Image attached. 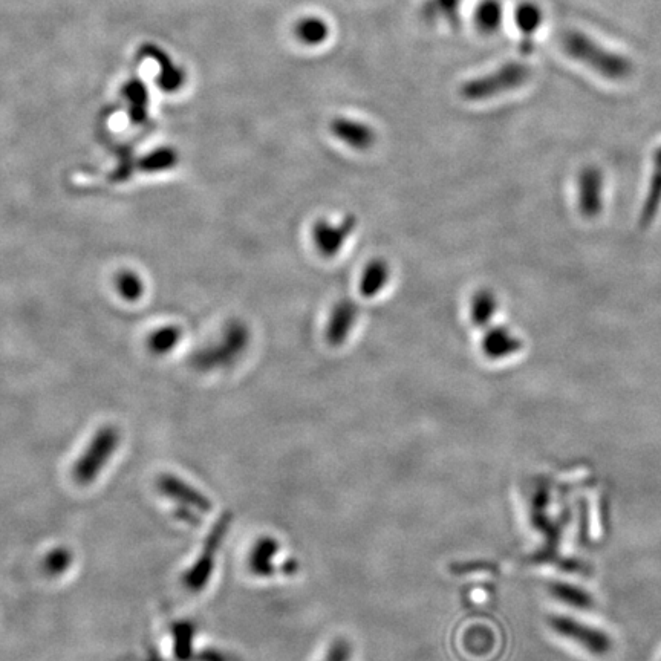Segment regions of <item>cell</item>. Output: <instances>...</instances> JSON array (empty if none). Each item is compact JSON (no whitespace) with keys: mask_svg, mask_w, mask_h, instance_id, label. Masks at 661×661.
<instances>
[{"mask_svg":"<svg viewBox=\"0 0 661 661\" xmlns=\"http://www.w3.org/2000/svg\"><path fill=\"white\" fill-rule=\"evenodd\" d=\"M562 49L577 62L590 66L597 74L613 82L628 79L634 71L631 60L622 54L609 51L596 40L577 30H568L559 36Z\"/></svg>","mask_w":661,"mask_h":661,"instance_id":"1","label":"cell"},{"mask_svg":"<svg viewBox=\"0 0 661 661\" xmlns=\"http://www.w3.org/2000/svg\"><path fill=\"white\" fill-rule=\"evenodd\" d=\"M120 444L121 434L117 427H100L72 464L71 475L75 484L82 487L92 486L101 473L108 469L109 463L120 449Z\"/></svg>","mask_w":661,"mask_h":661,"instance_id":"2","label":"cell"},{"mask_svg":"<svg viewBox=\"0 0 661 661\" xmlns=\"http://www.w3.org/2000/svg\"><path fill=\"white\" fill-rule=\"evenodd\" d=\"M251 334L247 323L230 320L222 329L221 337L215 345L207 346L196 355V366L204 371L230 368L244 357L250 346Z\"/></svg>","mask_w":661,"mask_h":661,"instance_id":"3","label":"cell"},{"mask_svg":"<svg viewBox=\"0 0 661 661\" xmlns=\"http://www.w3.org/2000/svg\"><path fill=\"white\" fill-rule=\"evenodd\" d=\"M531 68L527 63L508 62L490 74L463 83L460 95L467 101H484L505 92L515 91L530 80Z\"/></svg>","mask_w":661,"mask_h":661,"instance_id":"4","label":"cell"},{"mask_svg":"<svg viewBox=\"0 0 661 661\" xmlns=\"http://www.w3.org/2000/svg\"><path fill=\"white\" fill-rule=\"evenodd\" d=\"M157 489L164 498L175 502L176 516L190 524H196L201 516L212 512L213 504L210 498L175 473L158 476Z\"/></svg>","mask_w":661,"mask_h":661,"instance_id":"5","label":"cell"},{"mask_svg":"<svg viewBox=\"0 0 661 661\" xmlns=\"http://www.w3.org/2000/svg\"><path fill=\"white\" fill-rule=\"evenodd\" d=\"M550 626L556 634L576 643L577 646L590 652V654L606 655L613 648V642H611L606 632L593 628V626L580 622V620L573 619V617H553L550 620Z\"/></svg>","mask_w":661,"mask_h":661,"instance_id":"6","label":"cell"},{"mask_svg":"<svg viewBox=\"0 0 661 661\" xmlns=\"http://www.w3.org/2000/svg\"><path fill=\"white\" fill-rule=\"evenodd\" d=\"M355 228H357V219L352 215H346L339 222L325 218L317 219L311 230L314 247L323 258H334L343 250Z\"/></svg>","mask_w":661,"mask_h":661,"instance_id":"7","label":"cell"},{"mask_svg":"<svg viewBox=\"0 0 661 661\" xmlns=\"http://www.w3.org/2000/svg\"><path fill=\"white\" fill-rule=\"evenodd\" d=\"M225 530H227L225 522H219L218 525H215L212 535L207 538L198 559L183 574L184 588L190 593H201L202 590H206V585L212 577L213 568H215L216 551H218L219 545L222 544Z\"/></svg>","mask_w":661,"mask_h":661,"instance_id":"8","label":"cell"},{"mask_svg":"<svg viewBox=\"0 0 661 661\" xmlns=\"http://www.w3.org/2000/svg\"><path fill=\"white\" fill-rule=\"evenodd\" d=\"M138 56L141 59H150L157 63L158 75L155 83L161 91L173 94V92L180 91L186 85V71L180 65H176L172 57L160 46L154 45V43H146V45L141 46Z\"/></svg>","mask_w":661,"mask_h":661,"instance_id":"9","label":"cell"},{"mask_svg":"<svg viewBox=\"0 0 661 661\" xmlns=\"http://www.w3.org/2000/svg\"><path fill=\"white\" fill-rule=\"evenodd\" d=\"M359 314V305L354 300L349 297L340 299L329 313L325 329L326 342L333 348L345 345L346 340L351 336L352 329L357 325Z\"/></svg>","mask_w":661,"mask_h":661,"instance_id":"10","label":"cell"},{"mask_svg":"<svg viewBox=\"0 0 661 661\" xmlns=\"http://www.w3.org/2000/svg\"><path fill=\"white\" fill-rule=\"evenodd\" d=\"M577 186H579V212L585 218H597L603 209L605 178L602 170L596 166L585 167L580 172Z\"/></svg>","mask_w":661,"mask_h":661,"instance_id":"11","label":"cell"},{"mask_svg":"<svg viewBox=\"0 0 661 661\" xmlns=\"http://www.w3.org/2000/svg\"><path fill=\"white\" fill-rule=\"evenodd\" d=\"M329 131L334 138L357 152H366L377 141L374 127L360 120L348 117H336L329 124Z\"/></svg>","mask_w":661,"mask_h":661,"instance_id":"12","label":"cell"},{"mask_svg":"<svg viewBox=\"0 0 661 661\" xmlns=\"http://www.w3.org/2000/svg\"><path fill=\"white\" fill-rule=\"evenodd\" d=\"M481 348L487 359L504 360L521 351L522 340L507 326H489L482 336Z\"/></svg>","mask_w":661,"mask_h":661,"instance_id":"13","label":"cell"},{"mask_svg":"<svg viewBox=\"0 0 661 661\" xmlns=\"http://www.w3.org/2000/svg\"><path fill=\"white\" fill-rule=\"evenodd\" d=\"M389 279H391V267H389L388 261L381 258L372 259L363 268L362 277H360V293L363 297L374 299L388 287Z\"/></svg>","mask_w":661,"mask_h":661,"instance_id":"14","label":"cell"},{"mask_svg":"<svg viewBox=\"0 0 661 661\" xmlns=\"http://www.w3.org/2000/svg\"><path fill=\"white\" fill-rule=\"evenodd\" d=\"M121 95L129 106V117L135 124H141L149 117V91L141 80L132 79L123 86Z\"/></svg>","mask_w":661,"mask_h":661,"instance_id":"15","label":"cell"},{"mask_svg":"<svg viewBox=\"0 0 661 661\" xmlns=\"http://www.w3.org/2000/svg\"><path fill=\"white\" fill-rule=\"evenodd\" d=\"M277 550L279 547L273 538H262L261 541L254 542L248 556V565L256 577H270L268 574L274 573L276 568L274 557L277 556Z\"/></svg>","mask_w":661,"mask_h":661,"instance_id":"16","label":"cell"},{"mask_svg":"<svg viewBox=\"0 0 661 661\" xmlns=\"http://www.w3.org/2000/svg\"><path fill=\"white\" fill-rule=\"evenodd\" d=\"M498 311V299L495 293L487 288L476 291L470 302V320L476 328L487 329L492 326Z\"/></svg>","mask_w":661,"mask_h":661,"instance_id":"17","label":"cell"},{"mask_svg":"<svg viewBox=\"0 0 661 661\" xmlns=\"http://www.w3.org/2000/svg\"><path fill=\"white\" fill-rule=\"evenodd\" d=\"M460 7L461 0H424L421 14L426 22L444 20L450 27L458 28L461 22Z\"/></svg>","mask_w":661,"mask_h":661,"instance_id":"18","label":"cell"},{"mask_svg":"<svg viewBox=\"0 0 661 661\" xmlns=\"http://www.w3.org/2000/svg\"><path fill=\"white\" fill-rule=\"evenodd\" d=\"M294 36L303 45H322L328 40L329 25L322 17L305 16L294 25Z\"/></svg>","mask_w":661,"mask_h":661,"instance_id":"19","label":"cell"},{"mask_svg":"<svg viewBox=\"0 0 661 661\" xmlns=\"http://www.w3.org/2000/svg\"><path fill=\"white\" fill-rule=\"evenodd\" d=\"M504 19V7L501 0H481L473 14L475 27L482 34H493L501 28Z\"/></svg>","mask_w":661,"mask_h":661,"instance_id":"20","label":"cell"},{"mask_svg":"<svg viewBox=\"0 0 661 661\" xmlns=\"http://www.w3.org/2000/svg\"><path fill=\"white\" fill-rule=\"evenodd\" d=\"M551 596L571 608L588 609L593 606L594 600L590 593L570 583L556 582L550 587Z\"/></svg>","mask_w":661,"mask_h":661,"instance_id":"21","label":"cell"},{"mask_svg":"<svg viewBox=\"0 0 661 661\" xmlns=\"http://www.w3.org/2000/svg\"><path fill=\"white\" fill-rule=\"evenodd\" d=\"M661 207V169L654 167L651 176L648 193L643 202L642 213H640V227L646 228L652 224Z\"/></svg>","mask_w":661,"mask_h":661,"instance_id":"22","label":"cell"},{"mask_svg":"<svg viewBox=\"0 0 661 661\" xmlns=\"http://www.w3.org/2000/svg\"><path fill=\"white\" fill-rule=\"evenodd\" d=\"M74 564V553L65 545L51 548L42 559V571L48 577H60Z\"/></svg>","mask_w":661,"mask_h":661,"instance_id":"23","label":"cell"},{"mask_svg":"<svg viewBox=\"0 0 661 661\" xmlns=\"http://www.w3.org/2000/svg\"><path fill=\"white\" fill-rule=\"evenodd\" d=\"M515 19L519 30L524 34V39H531V34L536 33L541 28L542 22H544V13L535 2H522L516 8Z\"/></svg>","mask_w":661,"mask_h":661,"instance_id":"24","label":"cell"},{"mask_svg":"<svg viewBox=\"0 0 661 661\" xmlns=\"http://www.w3.org/2000/svg\"><path fill=\"white\" fill-rule=\"evenodd\" d=\"M181 339H183V331H181L180 326H163V328L157 329L155 333L150 334L149 348L154 354L166 355L180 345Z\"/></svg>","mask_w":661,"mask_h":661,"instance_id":"25","label":"cell"},{"mask_svg":"<svg viewBox=\"0 0 661 661\" xmlns=\"http://www.w3.org/2000/svg\"><path fill=\"white\" fill-rule=\"evenodd\" d=\"M118 294L127 302H137L143 297V279L134 271H121L115 279Z\"/></svg>","mask_w":661,"mask_h":661,"instance_id":"26","label":"cell"},{"mask_svg":"<svg viewBox=\"0 0 661 661\" xmlns=\"http://www.w3.org/2000/svg\"><path fill=\"white\" fill-rule=\"evenodd\" d=\"M178 154L172 147H161V149L152 152L147 158L146 167L154 172H163V170L173 169L178 164Z\"/></svg>","mask_w":661,"mask_h":661,"instance_id":"27","label":"cell"},{"mask_svg":"<svg viewBox=\"0 0 661 661\" xmlns=\"http://www.w3.org/2000/svg\"><path fill=\"white\" fill-rule=\"evenodd\" d=\"M352 646L346 639L334 640L319 661H351Z\"/></svg>","mask_w":661,"mask_h":661,"instance_id":"28","label":"cell"},{"mask_svg":"<svg viewBox=\"0 0 661 661\" xmlns=\"http://www.w3.org/2000/svg\"><path fill=\"white\" fill-rule=\"evenodd\" d=\"M654 167H660L661 169V146L655 150L654 154Z\"/></svg>","mask_w":661,"mask_h":661,"instance_id":"29","label":"cell"}]
</instances>
